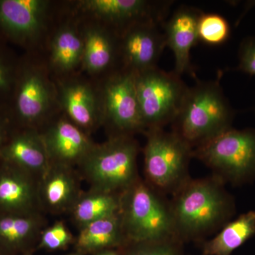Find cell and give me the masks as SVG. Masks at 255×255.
Masks as SVG:
<instances>
[{"mask_svg": "<svg viewBox=\"0 0 255 255\" xmlns=\"http://www.w3.org/2000/svg\"><path fill=\"white\" fill-rule=\"evenodd\" d=\"M121 194L90 189L79 196L70 212L80 228L89 223L119 214Z\"/></svg>", "mask_w": 255, "mask_h": 255, "instance_id": "cell-22", "label": "cell"}, {"mask_svg": "<svg viewBox=\"0 0 255 255\" xmlns=\"http://www.w3.org/2000/svg\"><path fill=\"white\" fill-rule=\"evenodd\" d=\"M144 149L145 170L147 177L157 187L168 188L182 179L189 157L191 146L176 132L162 128L148 130Z\"/></svg>", "mask_w": 255, "mask_h": 255, "instance_id": "cell-8", "label": "cell"}, {"mask_svg": "<svg viewBox=\"0 0 255 255\" xmlns=\"http://www.w3.org/2000/svg\"><path fill=\"white\" fill-rule=\"evenodd\" d=\"M73 241V236L63 221L44 228L38 241V248L58 251L66 248Z\"/></svg>", "mask_w": 255, "mask_h": 255, "instance_id": "cell-27", "label": "cell"}, {"mask_svg": "<svg viewBox=\"0 0 255 255\" xmlns=\"http://www.w3.org/2000/svg\"><path fill=\"white\" fill-rule=\"evenodd\" d=\"M61 105L70 121L82 130H90L104 117L91 87L84 82H68L60 87Z\"/></svg>", "mask_w": 255, "mask_h": 255, "instance_id": "cell-19", "label": "cell"}, {"mask_svg": "<svg viewBox=\"0 0 255 255\" xmlns=\"http://www.w3.org/2000/svg\"><path fill=\"white\" fill-rule=\"evenodd\" d=\"M119 216L124 238L131 243L161 242L174 231L171 210L137 179L121 194Z\"/></svg>", "mask_w": 255, "mask_h": 255, "instance_id": "cell-3", "label": "cell"}, {"mask_svg": "<svg viewBox=\"0 0 255 255\" xmlns=\"http://www.w3.org/2000/svg\"><path fill=\"white\" fill-rule=\"evenodd\" d=\"M39 179L0 159V214L41 213Z\"/></svg>", "mask_w": 255, "mask_h": 255, "instance_id": "cell-13", "label": "cell"}, {"mask_svg": "<svg viewBox=\"0 0 255 255\" xmlns=\"http://www.w3.org/2000/svg\"><path fill=\"white\" fill-rule=\"evenodd\" d=\"M255 235V212L250 211L228 223L205 246L208 255H230Z\"/></svg>", "mask_w": 255, "mask_h": 255, "instance_id": "cell-23", "label": "cell"}, {"mask_svg": "<svg viewBox=\"0 0 255 255\" xmlns=\"http://www.w3.org/2000/svg\"><path fill=\"white\" fill-rule=\"evenodd\" d=\"M154 22L135 23L122 32L120 53L125 70L140 73L157 68L166 46L164 33Z\"/></svg>", "mask_w": 255, "mask_h": 255, "instance_id": "cell-12", "label": "cell"}, {"mask_svg": "<svg viewBox=\"0 0 255 255\" xmlns=\"http://www.w3.org/2000/svg\"><path fill=\"white\" fill-rule=\"evenodd\" d=\"M229 23L221 15L202 13L198 23L199 41L211 46L225 43L230 36Z\"/></svg>", "mask_w": 255, "mask_h": 255, "instance_id": "cell-26", "label": "cell"}, {"mask_svg": "<svg viewBox=\"0 0 255 255\" xmlns=\"http://www.w3.org/2000/svg\"><path fill=\"white\" fill-rule=\"evenodd\" d=\"M159 243H132L134 246L128 255H177L170 247Z\"/></svg>", "mask_w": 255, "mask_h": 255, "instance_id": "cell-29", "label": "cell"}, {"mask_svg": "<svg viewBox=\"0 0 255 255\" xmlns=\"http://www.w3.org/2000/svg\"><path fill=\"white\" fill-rule=\"evenodd\" d=\"M82 62L87 71L100 73L114 65L120 47H117L115 36L107 28L92 26L85 30Z\"/></svg>", "mask_w": 255, "mask_h": 255, "instance_id": "cell-20", "label": "cell"}, {"mask_svg": "<svg viewBox=\"0 0 255 255\" xmlns=\"http://www.w3.org/2000/svg\"><path fill=\"white\" fill-rule=\"evenodd\" d=\"M49 1L0 0V39L31 46L45 28Z\"/></svg>", "mask_w": 255, "mask_h": 255, "instance_id": "cell-10", "label": "cell"}, {"mask_svg": "<svg viewBox=\"0 0 255 255\" xmlns=\"http://www.w3.org/2000/svg\"><path fill=\"white\" fill-rule=\"evenodd\" d=\"M227 197L216 182L196 181L187 184L171 210L174 231L189 236L205 232L224 219Z\"/></svg>", "mask_w": 255, "mask_h": 255, "instance_id": "cell-5", "label": "cell"}, {"mask_svg": "<svg viewBox=\"0 0 255 255\" xmlns=\"http://www.w3.org/2000/svg\"><path fill=\"white\" fill-rule=\"evenodd\" d=\"M82 192L79 175L71 166L50 162L39 179L42 209L53 214L71 211Z\"/></svg>", "mask_w": 255, "mask_h": 255, "instance_id": "cell-16", "label": "cell"}, {"mask_svg": "<svg viewBox=\"0 0 255 255\" xmlns=\"http://www.w3.org/2000/svg\"><path fill=\"white\" fill-rule=\"evenodd\" d=\"M0 39V110L7 113L14 91L19 62L1 43Z\"/></svg>", "mask_w": 255, "mask_h": 255, "instance_id": "cell-25", "label": "cell"}, {"mask_svg": "<svg viewBox=\"0 0 255 255\" xmlns=\"http://www.w3.org/2000/svg\"><path fill=\"white\" fill-rule=\"evenodd\" d=\"M238 54V70L255 76V37H248L242 41Z\"/></svg>", "mask_w": 255, "mask_h": 255, "instance_id": "cell-28", "label": "cell"}, {"mask_svg": "<svg viewBox=\"0 0 255 255\" xmlns=\"http://www.w3.org/2000/svg\"><path fill=\"white\" fill-rule=\"evenodd\" d=\"M95 255H119L117 254L115 252L109 251V250H106V251H101L100 253H97Z\"/></svg>", "mask_w": 255, "mask_h": 255, "instance_id": "cell-31", "label": "cell"}, {"mask_svg": "<svg viewBox=\"0 0 255 255\" xmlns=\"http://www.w3.org/2000/svg\"><path fill=\"white\" fill-rule=\"evenodd\" d=\"M33 251L27 252V253H24L23 255H33Z\"/></svg>", "mask_w": 255, "mask_h": 255, "instance_id": "cell-32", "label": "cell"}, {"mask_svg": "<svg viewBox=\"0 0 255 255\" xmlns=\"http://www.w3.org/2000/svg\"><path fill=\"white\" fill-rule=\"evenodd\" d=\"M170 1L145 0H85L79 1L83 11L124 31L135 23L154 22L162 25ZM122 31V32H123Z\"/></svg>", "mask_w": 255, "mask_h": 255, "instance_id": "cell-11", "label": "cell"}, {"mask_svg": "<svg viewBox=\"0 0 255 255\" xmlns=\"http://www.w3.org/2000/svg\"><path fill=\"white\" fill-rule=\"evenodd\" d=\"M136 73L124 69L106 82L102 95L104 118L119 135L144 130L135 84Z\"/></svg>", "mask_w": 255, "mask_h": 255, "instance_id": "cell-9", "label": "cell"}, {"mask_svg": "<svg viewBox=\"0 0 255 255\" xmlns=\"http://www.w3.org/2000/svg\"><path fill=\"white\" fill-rule=\"evenodd\" d=\"M0 255H2L0 254Z\"/></svg>", "mask_w": 255, "mask_h": 255, "instance_id": "cell-34", "label": "cell"}, {"mask_svg": "<svg viewBox=\"0 0 255 255\" xmlns=\"http://www.w3.org/2000/svg\"><path fill=\"white\" fill-rule=\"evenodd\" d=\"M0 159L17 166L40 179L50 164L41 134L36 129H15L0 150Z\"/></svg>", "mask_w": 255, "mask_h": 255, "instance_id": "cell-17", "label": "cell"}, {"mask_svg": "<svg viewBox=\"0 0 255 255\" xmlns=\"http://www.w3.org/2000/svg\"><path fill=\"white\" fill-rule=\"evenodd\" d=\"M210 167L236 182L255 173V130L230 128L192 151Z\"/></svg>", "mask_w": 255, "mask_h": 255, "instance_id": "cell-6", "label": "cell"}, {"mask_svg": "<svg viewBox=\"0 0 255 255\" xmlns=\"http://www.w3.org/2000/svg\"><path fill=\"white\" fill-rule=\"evenodd\" d=\"M41 134L53 163L79 165L95 145L86 132L66 119L57 121Z\"/></svg>", "mask_w": 255, "mask_h": 255, "instance_id": "cell-14", "label": "cell"}, {"mask_svg": "<svg viewBox=\"0 0 255 255\" xmlns=\"http://www.w3.org/2000/svg\"><path fill=\"white\" fill-rule=\"evenodd\" d=\"M45 221L41 213L0 214V254L23 255L33 251Z\"/></svg>", "mask_w": 255, "mask_h": 255, "instance_id": "cell-18", "label": "cell"}, {"mask_svg": "<svg viewBox=\"0 0 255 255\" xmlns=\"http://www.w3.org/2000/svg\"><path fill=\"white\" fill-rule=\"evenodd\" d=\"M202 11L196 8L182 6L174 11L167 21L163 23L166 46L173 52L177 75L189 73L191 69L190 52L199 41L198 23Z\"/></svg>", "mask_w": 255, "mask_h": 255, "instance_id": "cell-15", "label": "cell"}, {"mask_svg": "<svg viewBox=\"0 0 255 255\" xmlns=\"http://www.w3.org/2000/svg\"><path fill=\"white\" fill-rule=\"evenodd\" d=\"M12 130L13 128L7 114L0 110V150L7 141Z\"/></svg>", "mask_w": 255, "mask_h": 255, "instance_id": "cell-30", "label": "cell"}, {"mask_svg": "<svg viewBox=\"0 0 255 255\" xmlns=\"http://www.w3.org/2000/svg\"><path fill=\"white\" fill-rule=\"evenodd\" d=\"M135 84L145 129L162 128L173 122L189 88L180 75L157 67L136 73Z\"/></svg>", "mask_w": 255, "mask_h": 255, "instance_id": "cell-4", "label": "cell"}, {"mask_svg": "<svg viewBox=\"0 0 255 255\" xmlns=\"http://www.w3.org/2000/svg\"><path fill=\"white\" fill-rule=\"evenodd\" d=\"M217 81H197L189 87L173 122L174 132L192 147L231 128L234 111Z\"/></svg>", "mask_w": 255, "mask_h": 255, "instance_id": "cell-1", "label": "cell"}, {"mask_svg": "<svg viewBox=\"0 0 255 255\" xmlns=\"http://www.w3.org/2000/svg\"><path fill=\"white\" fill-rule=\"evenodd\" d=\"M82 255L81 254H80V253H78V252H77L76 253H73V254H70V255Z\"/></svg>", "mask_w": 255, "mask_h": 255, "instance_id": "cell-33", "label": "cell"}, {"mask_svg": "<svg viewBox=\"0 0 255 255\" xmlns=\"http://www.w3.org/2000/svg\"><path fill=\"white\" fill-rule=\"evenodd\" d=\"M53 100L51 87L41 70L19 62L7 115L13 130L32 128L46 117Z\"/></svg>", "mask_w": 255, "mask_h": 255, "instance_id": "cell-7", "label": "cell"}, {"mask_svg": "<svg viewBox=\"0 0 255 255\" xmlns=\"http://www.w3.org/2000/svg\"><path fill=\"white\" fill-rule=\"evenodd\" d=\"M83 40L73 27L65 26L55 35L51 44L50 61L58 71L69 72L82 62Z\"/></svg>", "mask_w": 255, "mask_h": 255, "instance_id": "cell-24", "label": "cell"}, {"mask_svg": "<svg viewBox=\"0 0 255 255\" xmlns=\"http://www.w3.org/2000/svg\"><path fill=\"white\" fill-rule=\"evenodd\" d=\"M138 147L129 135H116L94 145L79 164L91 189L121 194L137 180Z\"/></svg>", "mask_w": 255, "mask_h": 255, "instance_id": "cell-2", "label": "cell"}, {"mask_svg": "<svg viewBox=\"0 0 255 255\" xmlns=\"http://www.w3.org/2000/svg\"><path fill=\"white\" fill-rule=\"evenodd\" d=\"M125 241L119 214L80 228L75 247L80 254H97L120 246Z\"/></svg>", "mask_w": 255, "mask_h": 255, "instance_id": "cell-21", "label": "cell"}]
</instances>
